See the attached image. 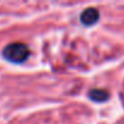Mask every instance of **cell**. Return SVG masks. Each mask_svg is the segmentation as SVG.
Instances as JSON below:
<instances>
[{"instance_id":"obj_1","label":"cell","mask_w":124,"mask_h":124,"mask_svg":"<svg viewBox=\"0 0 124 124\" xmlns=\"http://www.w3.org/2000/svg\"><path fill=\"white\" fill-rule=\"evenodd\" d=\"M3 57L12 63H23L29 57V49L23 43H11L4 47Z\"/></svg>"},{"instance_id":"obj_2","label":"cell","mask_w":124,"mask_h":124,"mask_svg":"<svg viewBox=\"0 0 124 124\" xmlns=\"http://www.w3.org/2000/svg\"><path fill=\"white\" fill-rule=\"evenodd\" d=\"M100 18V12L95 8H88L80 14V22L84 26H94Z\"/></svg>"},{"instance_id":"obj_3","label":"cell","mask_w":124,"mask_h":124,"mask_svg":"<svg viewBox=\"0 0 124 124\" xmlns=\"http://www.w3.org/2000/svg\"><path fill=\"white\" fill-rule=\"evenodd\" d=\"M88 96L91 101H95V102H105L108 100L109 97V94L108 91L103 90V89H91L89 93H88Z\"/></svg>"}]
</instances>
